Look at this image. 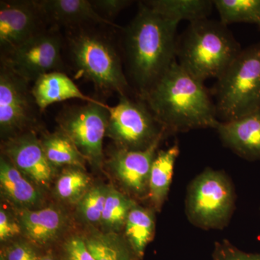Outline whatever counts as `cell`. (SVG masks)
<instances>
[{"mask_svg": "<svg viewBox=\"0 0 260 260\" xmlns=\"http://www.w3.org/2000/svg\"><path fill=\"white\" fill-rule=\"evenodd\" d=\"M215 129L234 153L246 160L260 159V109L234 120L219 121Z\"/></svg>", "mask_w": 260, "mask_h": 260, "instance_id": "obj_15", "label": "cell"}, {"mask_svg": "<svg viewBox=\"0 0 260 260\" xmlns=\"http://www.w3.org/2000/svg\"><path fill=\"white\" fill-rule=\"evenodd\" d=\"M108 107V104L98 100L84 105L67 106L56 116L61 131L95 167L104 160L103 143L109 121Z\"/></svg>", "mask_w": 260, "mask_h": 260, "instance_id": "obj_8", "label": "cell"}, {"mask_svg": "<svg viewBox=\"0 0 260 260\" xmlns=\"http://www.w3.org/2000/svg\"><path fill=\"white\" fill-rule=\"evenodd\" d=\"M108 190L106 186H97L83 195L78 203V210L84 220L91 223L102 221Z\"/></svg>", "mask_w": 260, "mask_h": 260, "instance_id": "obj_27", "label": "cell"}, {"mask_svg": "<svg viewBox=\"0 0 260 260\" xmlns=\"http://www.w3.org/2000/svg\"><path fill=\"white\" fill-rule=\"evenodd\" d=\"M0 185L5 196L15 204L27 207L40 202L39 191L5 155L0 160Z\"/></svg>", "mask_w": 260, "mask_h": 260, "instance_id": "obj_19", "label": "cell"}, {"mask_svg": "<svg viewBox=\"0 0 260 260\" xmlns=\"http://www.w3.org/2000/svg\"><path fill=\"white\" fill-rule=\"evenodd\" d=\"M39 260H55L53 256L51 254H47V255H45L43 256V257H41Z\"/></svg>", "mask_w": 260, "mask_h": 260, "instance_id": "obj_33", "label": "cell"}, {"mask_svg": "<svg viewBox=\"0 0 260 260\" xmlns=\"http://www.w3.org/2000/svg\"><path fill=\"white\" fill-rule=\"evenodd\" d=\"M145 4L164 18L179 22L187 20L189 23L208 18L214 7L210 0H150Z\"/></svg>", "mask_w": 260, "mask_h": 260, "instance_id": "obj_20", "label": "cell"}, {"mask_svg": "<svg viewBox=\"0 0 260 260\" xmlns=\"http://www.w3.org/2000/svg\"><path fill=\"white\" fill-rule=\"evenodd\" d=\"M179 23L140 2L138 13L120 30L125 74L137 96H143L177 60Z\"/></svg>", "mask_w": 260, "mask_h": 260, "instance_id": "obj_1", "label": "cell"}, {"mask_svg": "<svg viewBox=\"0 0 260 260\" xmlns=\"http://www.w3.org/2000/svg\"><path fill=\"white\" fill-rule=\"evenodd\" d=\"M31 93L42 114L54 103L70 99H80L86 103L98 101L84 94L64 72H51L39 77L31 87Z\"/></svg>", "mask_w": 260, "mask_h": 260, "instance_id": "obj_16", "label": "cell"}, {"mask_svg": "<svg viewBox=\"0 0 260 260\" xmlns=\"http://www.w3.org/2000/svg\"><path fill=\"white\" fill-rule=\"evenodd\" d=\"M90 179L81 168L70 167L56 181V191L59 198L70 203L80 201L87 192Z\"/></svg>", "mask_w": 260, "mask_h": 260, "instance_id": "obj_26", "label": "cell"}, {"mask_svg": "<svg viewBox=\"0 0 260 260\" xmlns=\"http://www.w3.org/2000/svg\"><path fill=\"white\" fill-rule=\"evenodd\" d=\"M166 133L216 128L215 102L204 82L189 74L176 60L143 96Z\"/></svg>", "mask_w": 260, "mask_h": 260, "instance_id": "obj_2", "label": "cell"}, {"mask_svg": "<svg viewBox=\"0 0 260 260\" xmlns=\"http://www.w3.org/2000/svg\"><path fill=\"white\" fill-rule=\"evenodd\" d=\"M179 147L175 143L166 150H158L150 170L148 195L154 208L160 210L167 200Z\"/></svg>", "mask_w": 260, "mask_h": 260, "instance_id": "obj_18", "label": "cell"}, {"mask_svg": "<svg viewBox=\"0 0 260 260\" xmlns=\"http://www.w3.org/2000/svg\"><path fill=\"white\" fill-rule=\"evenodd\" d=\"M213 260H260V254L244 252L224 240L215 244Z\"/></svg>", "mask_w": 260, "mask_h": 260, "instance_id": "obj_28", "label": "cell"}, {"mask_svg": "<svg viewBox=\"0 0 260 260\" xmlns=\"http://www.w3.org/2000/svg\"><path fill=\"white\" fill-rule=\"evenodd\" d=\"M162 140L141 150L117 148L112 153L109 164L128 190L138 196L148 192L150 170Z\"/></svg>", "mask_w": 260, "mask_h": 260, "instance_id": "obj_13", "label": "cell"}, {"mask_svg": "<svg viewBox=\"0 0 260 260\" xmlns=\"http://www.w3.org/2000/svg\"><path fill=\"white\" fill-rule=\"evenodd\" d=\"M64 260H95L85 243L80 237L71 238L64 245Z\"/></svg>", "mask_w": 260, "mask_h": 260, "instance_id": "obj_30", "label": "cell"}, {"mask_svg": "<svg viewBox=\"0 0 260 260\" xmlns=\"http://www.w3.org/2000/svg\"><path fill=\"white\" fill-rule=\"evenodd\" d=\"M50 28L38 1L0 2V49L9 51Z\"/></svg>", "mask_w": 260, "mask_h": 260, "instance_id": "obj_11", "label": "cell"}, {"mask_svg": "<svg viewBox=\"0 0 260 260\" xmlns=\"http://www.w3.org/2000/svg\"><path fill=\"white\" fill-rule=\"evenodd\" d=\"M135 203L122 193L114 188H109L101 221L103 226L109 232L116 233L121 230Z\"/></svg>", "mask_w": 260, "mask_h": 260, "instance_id": "obj_25", "label": "cell"}, {"mask_svg": "<svg viewBox=\"0 0 260 260\" xmlns=\"http://www.w3.org/2000/svg\"><path fill=\"white\" fill-rule=\"evenodd\" d=\"M6 260H27L37 257V254L31 246L25 243H17L7 249Z\"/></svg>", "mask_w": 260, "mask_h": 260, "instance_id": "obj_32", "label": "cell"}, {"mask_svg": "<svg viewBox=\"0 0 260 260\" xmlns=\"http://www.w3.org/2000/svg\"><path fill=\"white\" fill-rule=\"evenodd\" d=\"M155 225L153 212L135 203L128 215L124 229L126 241L136 255H143L153 237Z\"/></svg>", "mask_w": 260, "mask_h": 260, "instance_id": "obj_21", "label": "cell"}, {"mask_svg": "<svg viewBox=\"0 0 260 260\" xmlns=\"http://www.w3.org/2000/svg\"><path fill=\"white\" fill-rule=\"evenodd\" d=\"M38 3L49 27L65 30L95 25L122 28L101 16L88 0H40Z\"/></svg>", "mask_w": 260, "mask_h": 260, "instance_id": "obj_14", "label": "cell"}, {"mask_svg": "<svg viewBox=\"0 0 260 260\" xmlns=\"http://www.w3.org/2000/svg\"><path fill=\"white\" fill-rule=\"evenodd\" d=\"M4 155L23 175L41 186L49 184L54 167L48 160L34 132H28L6 140Z\"/></svg>", "mask_w": 260, "mask_h": 260, "instance_id": "obj_12", "label": "cell"}, {"mask_svg": "<svg viewBox=\"0 0 260 260\" xmlns=\"http://www.w3.org/2000/svg\"><path fill=\"white\" fill-rule=\"evenodd\" d=\"M64 39L60 29L50 27L13 48L1 53V64L28 83L51 72H63L61 49Z\"/></svg>", "mask_w": 260, "mask_h": 260, "instance_id": "obj_9", "label": "cell"}, {"mask_svg": "<svg viewBox=\"0 0 260 260\" xmlns=\"http://www.w3.org/2000/svg\"><path fill=\"white\" fill-rule=\"evenodd\" d=\"M235 191L223 171L205 169L191 181L186 198V214L195 226L223 229L235 208Z\"/></svg>", "mask_w": 260, "mask_h": 260, "instance_id": "obj_6", "label": "cell"}, {"mask_svg": "<svg viewBox=\"0 0 260 260\" xmlns=\"http://www.w3.org/2000/svg\"><path fill=\"white\" fill-rule=\"evenodd\" d=\"M108 110L107 135L117 148L145 150L167 135L146 103L137 95H119L118 104Z\"/></svg>", "mask_w": 260, "mask_h": 260, "instance_id": "obj_7", "label": "cell"}, {"mask_svg": "<svg viewBox=\"0 0 260 260\" xmlns=\"http://www.w3.org/2000/svg\"><path fill=\"white\" fill-rule=\"evenodd\" d=\"M242 49L227 25L203 19L189 23L178 38L177 61L197 79H218Z\"/></svg>", "mask_w": 260, "mask_h": 260, "instance_id": "obj_4", "label": "cell"}, {"mask_svg": "<svg viewBox=\"0 0 260 260\" xmlns=\"http://www.w3.org/2000/svg\"><path fill=\"white\" fill-rule=\"evenodd\" d=\"M20 224L29 239L46 244L60 234L64 225V217L60 210L51 207L37 210L23 209L20 213Z\"/></svg>", "mask_w": 260, "mask_h": 260, "instance_id": "obj_17", "label": "cell"}, {"mask_svg": "<svg viewBox=\"0 0 260 260\" xmlns=\"http://www.w3.org/2000/svg\"><path fill=\"white\" fill-rule=\"evenodd\" d=\"M85 241L95 260H135L129 243L116 233L92 234Z\"/></svg>", "mask_w": 260, "mask_h": 260, "instance_id": "obj_23", "label": "cell"}, {"mask_svg": "<svg viewBox=\"0 0 260 260\" xmlns=\"http://www.w3.org/2000/svg\"><path fill=\"white\" fill-rule=\"evenodd\" d=\"M28 81L0 64V130L8 140L34 132L41 113Z\"/></svg>", "mask_w": 260, "mask_h": 260, "instance_id": "obj_10", "label": "cell"}, {"mask_svg": "<svg viewBox=\"0 0 260 260\" xmlns=\"http://www.w3.org/2000/svg\"><path fill=\"white\" fill-rule=\"evenodd\" d=\"M66 30L64 44L78 76L93 84L104 95H129L131 86L114 39L98 27Z\"/></svg>", "mask_w": 260, "mask_h": 260, "instance_id": "obj_3", "label": "cell"}, {"mask_svg": "<svg viewBox=\"0 0 260 260\" xmlns=\"http://www.w3.org/2000/svg\"><path fill=\"white\" fill-rule=\"evenodd\" d=\"M259 28H260V26H259Z\"/></svg>", "mask_w": 260, "mask_h": 260, "instance_id": "obj_35", "label": "cell"}, {"mask_svg": "<svg viewBox=\"0 0 260 260\" xmlns=\"http://www.w3.org/2000/svg\"><path fill=\"white\" fill-rule=\"evenodd\" d=\"M92 5L101 16L112 21L123 10L133 3L129 0H91Z\"/></svg>", "mask_w": 260, "mask_h": 260, "instance_id": "obj_29", "label": "cell"}, {"mask_svg": "<svg viewBox=\"0 0 260 260\" xmlns=\"http://www.w3.org/2000/svg\"><path fill=\"white\" fill-rule=\"evenodd\" d=\"M213 93L220 121L234 120L259 110L260 42L242 49L217 79Z\"/></svg>", "mask_w": 260, "mask_h": 260, "instance_id": "obj_5", "label": "cell"}, {"mask_svg": "<svg viewBox=\"0 0 260 260\" xmlns=\"http://www.w3.org/2000/svg\"><path fill=\"white\" fill-rule=\"evenodd\" d=\"M20 224L15 221L4 210H0V240L5 242L8 239L17 237L21 232Z\"/></svg>", "mask_w": 260, "mask_h": 260, "instance_id": "obj_31", "label": "cell"}, {"mask_svg": "<svg viewBox=\"0 0 260 260\" xmlns=\"http://www.w3.org/2000/svg\"><path fill=\"white\" fill-rule=\"evenodd\" d=\"M220 21L225 25L237 23L260 26V0H213Z\"/></svg>", "mask_w": 260, "mask_h": 260, "instance_id": "obj_24", "label": "cell"}, {"mask_svg": "<svg viewBox=\"0 0 260 260\" xmlns=\"http://www.w3.org/2000/svg\"><path fill=\"white\" fill-rule=\"evenodd\" d=\"M0 260H6L5 259V256H3V254L1 255V259H0Z\"/></svg>", "mask_w": 260, "mask_h": 260, "instance_id": "obj_34", "label": "cell"}, {"mask_svg": "<svg viewBox=\"0 0 260 260\" xmlns=\"http://www.w3.org/2000/svg\"><path fill=\"white\" fill-rule=\"evenodd\" d=\"M48 160L53 167L69 166L83 169L86 159L62 131L43 135L39 140Z\"/></svg>", "mask_w": 260, "mask_h": 260, "instance_id": "obj_22", "label": "cell"}]
</instances>
